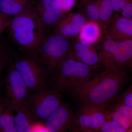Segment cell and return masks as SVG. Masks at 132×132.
<instances>
[{"label":"cell","instance_id":"cell-26","mask_svg":"<svg viewBox=\"0 0 132 132\" xmlns=\"http://www.w3.org/2000/svg\"><path fill=\"white\" fill-rule=\"evenodd\" d=\"M113 109L125 116L132 123V108L121 104H116Z\"/></svg>","mask_w":132,"mask_h":132},{"label":"cell","instance_id":"cell-13","mask_svg":"<svg viewBox=\"0 0 132 132\" xmlns=\"http://www.w3.org/2000/svg\"><path fill=\"white\" fill-rule=\"evenodd\" d=\"M45 29L54 28L63 18V12L54 0H41L36 6Z\"/></svg>","mask_w":132,"mask_h":132},{"label":"cell","instance_id":"cell-19","mask_svg":"<svg viewBox=\"0 0 132 132\" xmlns=\"http://www.w3.org/2000/svg\"><path fill=\"white\" fill-rule=\"evenodd\" d=\"M14 111L7 107L0 113V132H16Z\"/></svg>","mask_w":132,"mask_h":132},{"label":"cell","instance_id":"cell-20","mask_svg":"<svg viewBox=\"0 0 132 132\" xmlns=\"http://www.w3.org/2000/svg\"><path fill=\"white\" fill-rule=\"evenodd\" d=\"M82 12L88 21H94L99 23L100 10L97 0H91L81 3Z\"/></svg>","mask_w":132,"mask_h":132},{"label":"cell","instance_id":"cell-29","mask_svg":"<svg viewBox=\"0 0 132 132\" xmlns=\"http://www.w3.org/2000/svg\"><path fill=\"white\" fill-rule=\"evenodd\" d=\"M114 11L121 10L123 6L130 0H112Z\"/></svg>","mask_w":132,"mask_h":132},{"label":"cell","instance_id":"cell-23","mask_svg":"<svg viewBox=\"0 0 132 132\" xmlns=\"http://www.w3.org/2000/svg\"><path fill=\"white\" fill-rule=\"evenodd\" d=\"M67 16L73 24L80 28L88 21L85 15L80 11L78 12L71 13Z\"/></svg>","mask_w":132,"mask_h":132},{"label":"cell","instance_id":"cell-11","mask_svg":"<svg viewBox=\"0 0 132 132\" xmlns=\"http://www.w3.org/2000/svg\"><path fill=\"white\" fill-rule=\"evenodd\" d=\"M74 114L67 104H61L46 119L44 125L48 132L71 131Z\"/></svg>","mask_w":132,"mask_h":132},{"label":"cell","instance_id":"cell-25","mask_svg":"<svg viewBox=\"0 0 132 132\" xmlns=\"http://www.w3.org/2000/svg\"><path fill=\"white\" fill-rule=\"evenodd\" d=\"M63 13L71 11L76 3V0H54Z\"/></svg>","mask_w":132,"mask_h":132},{"label":"cell","instance_id":"cell-9","mask_svg":"<svg viewBox=\"0 0 132 132\" xmlns=\"http://www.w3.org/2000/svg\"><path fill=\"white\" fill-rule=\"evenodd\" d=\"M12 59L7 65L8 69L5 80L6 97L4 99L7 107L14 111L22 106H26L29 90L15 68Z\"/></svg>","mask_w":132,"mask_h":132},{"label":"cell","instance_id":"cell-28","mask_svg":"<svg viewBox=\"0 0 132 132\" xmlns=\"http://www.w3.org/2000/svg\"><path fill=\"white\" fill-rule=\"evenodd\" d=\"M122 16L132 19V0H130L123 6L121 10Z\"/></svg>","mask_w":132,"mask_h":132},{"label":"cell","instance_id":"cell-24","mask_svg":"<svg viewBox=\"0 0 132 132\" xmlns=\"http://www.w3.org/2000/svg\"><path fill=\"white\" fill-rule=\"evenodd\" d=\"M117 104L132 108V82L129 87L119 97Z\"/></svg>","mask_w":132,"mask_h":132},{"label":"cell","instance_id":"cell-30","mask_svg":"<svg viewBox=\"0 0 132 132\" xmlns=\"http://www.w3.org/2000/svg\"><path fill=\"white\" fill-rule=\"evenodd\" d=\"M7 107L5 100L3 99H0V113Z\"/></svg>","mask_w":132,"mask_h":132},{"label":"cell","instance_id":"cell-10","mask_svg":"<svg viewBox=\"0 0 132 132\" xmlns=\"http://www.w3.org/2000/svg\"><path fill=\"white\" fill-rule=\"evenodd\" d=\"M102 34L104 38L113 40L132 39V19L113 14Z\"/></svg>","mask_w":132,"mask_h":132},{"label":"cell","instance_id":"cell-15","mask_svg":"<svg viewBox=\"0 0 132 132\" xmlns=\"http://www.w3.org/2000/svg\"><path fill=\"white\" fill-rule=\"evenodd\" d=\"M102 34L101 27L98 22L88 21L81 28L78 39L93 45L100 40Z\"/></svg>","mask_w":132,"mask_h":132},{"label":"cell","instance_id":"cell-1","mask_svg":"<svg viewBox=\"0 0 132 132\" xmlns=\"http://www.w3.org/2000/svg\"><path fill=\"white\" fill-rule=\"evenodd\" d=\"M128 69L108 68L96 73L81 87L74 97L81 104L108 109L118 98L129 80Z\"/></svg>","mask_w":132,"mask_h":132},{"label":"cell","instance_id":"cell-4","mask_svg":"<svg viewBox=\"0 0 132 132\" xmlns=\"http://www.w3.org/2000/svg\"><path fill=\"white\" fill-rule=\"evenodd\" d=\"M12 61L29 92L47 88L50 74L37 55L26 54L14 57Z\"/></svg>","mask_w":132,"mask_h":132},{"label":"cell","instance_id":"cell-22","mask_svg":"<svg viewBox=\"0 0 132 132\" xmlns=\"http://www.w3.org/2000/svg\"><path fill=\"white\" fill-rule=\"evenodd\" d=\"M99 132H126L127 131L117 121L109 119H106L102 125Z\"/></svg>","mask_w":132,"mask_h":132},{"label":"cell","instance_id":"cell-21","mask_svg":"<svg viewBox=\"0 0 132 132\" xmlns=\"http://www.w3.org/2000/svg\"><path fill=\"white\" fill-rule=\"evenodd\" d=\"M14 57L10 48L0 42V77L5 67Z\"/></svg>","mask_w":132,"mask_h":132},{"label":"cell","instance_id":"cell-16","mask_svg":"<svg viewBox=\"0 0 132 132\" xmlns=\"http://www.w3.org/2000/svg\"><path fill=\"white\" fill-rule=\"evenodd\" d=\"M53 28L55 34L69 40L78 36L81 29L73 24L67 16L61 19Z\"/></svg>","mask_w":132,"mask_h":132},{"label":"cell","instance_id":"cell-6","mask_svg":"<svg viewBox=\"0 0 132 132\" xmlns=\"http://www.w3.org/2000/svg\"><path fill=\"white\" fill-rule=\"evenodd\" d=\"M70 44L69 40L55 33L48 36L45 35L36 55L50 75L67 58Z\"/></svg>","mask_w":132,"mask_h":132},{"label":"cell","instance_id":"cell-27","mask_svg":"<svg viewBox=\"0 0 132 132\" xmlns=\"http://www.w3.org/2000/svg\"><path fill=\"white\" fill-rule=\"evenodd\" d=\"M12 18L0 12V34L8 28Z\"/></svg>","mask_w":132,"mask_h":132},{"label":"cell","instance_id":"cell-14","mask_svg":"<svg viewBox=\"0 0 132 132\" xmlns=\"http://www.w3.org/2000/svg\"><path fill=\"white\" fill-rule=\"evenodd\" d=\"M14 122L16 132H31L38 121L29 108L24 105L15 109Z\"/></svg>","mask_w":132,"mask_h":132},{"label":"cell","instance_id":"cell-8","mask_svg":"<svg viewBox=\"0 0 132 132\" xmlns=\"http://www.w3.org/2000/svg\"><path fill=\"white\" fill-rule=\"evenodd\" d=\"M108 109L81 104L74 114L71 131L99 132L106 120Z\"/></svg>","mask_w":132,"mask_h":132},{"label":"cell","instance_id":"cell-18","mask_svg":"<svg viewBox=\"0 0 132 132\" xmlns=\"http://www.w3.org/2000/svg\"><path fill=\"white\" fill-rule=\"evenodd\" d=\"M100 10L99 24L104 31L111 19L114 11L112 0H97Z\"/></svg>","mask_w":132,"mask_h":132},{"label":"cell","instance_id":"cell-2","mask_svg":"<svg viewBox=\"0 0 132 132\" xmlns=\"http://www.w3.org/2000/svg\"><path fill=\"white\" fill-rule=\"evenodd\" d=\"M7 28L12 40L21 51L36 55L45 37V31L36 6L30 2L22 12L12 18Z\"/></svg>","mask_w":132,"mask_h":132},{"label":"cell","instance_id":"cell-5","mask_svg":"<svg viewBox=\"0 0 132 132\" xmlns=\"http://www.w3.org/2000/svg\"><path fill=\"white\" fill-rule=\"evenodd\" d=\"M99 52V63L105 69L132 68V39L116 41L104 38Z\"/></svg>","mask_w":132,"mask_h":132},{"label":"cell","instance_id":"cell-12","mask_svg":"<svg viewBox=\"0 0 132 132\" xmlns=\"http://www.w3.org/2000/svg\"><path fill=\"white\" fill-rule=\"evenodd\" d=\"M68 57L91 66L99 63L98 54L94 46L78 39L70 43Z\"/></svg>","mask_w":132,"mask_h":132},{"label":"cell","instance_id":"cell-32","mask_svg":"<svg viewBox=\"0 0 132 132\" xmlns=\"http://www.w3.org/2000/svg\"><path fill=\"white\" fill-rule=\"evenodd\" d=\"M129 132H132V127L130 128V130H129Z\"/></svg>","mask_w":132,"mask_h":132},{"label":"cell","instance_id":"cell-7","mask_svg":"<svg viewBox=\"0 0 132 132\" xmlns=\"http://www.w3.org/2000/svg\"><path fill=\"white\" fill-rule=\"evenodd\" d=\"M60 93L47 88L29 92L26 106L34 114L36 120L44 122L61 104Z\"/></svg>","mask_w":132,"mask_h":132},{"label":"cell","instance_id":"cell-17","mask_svg":"<svg viewBox=\"0 0 132 132\" xmlns=\"http://www.w3.org/2000/svg\"><path fill=\"white\" fill-rule=\"evenodd\" d=\"M30 2L29 0H0V12L14 17L22 12Z\"/></svg>","mask_w":132,"mask_h":132},{"label":"cell","instance_id":"cell-31","mask_svg":"<svg viewBox=\"0 0 132 132\" xmlns=\"http://www.w3.org/2000/svg\"><path fill=\"white\" fill-rule=\"evenodd\" d=\"M81 1V3H84L88 1H91V0H80Z\"/></svg>","mask_w":132,"mask_h":132},{"label":"cell","instance_id":"cell-3","mask_svg":"<svg viewBox=\"0 0 132 132\" xmlns=\"http://www.w3.org/2000/svg\"><path fill=\"white\" fill-rule=\"evenodd\" d=\"M98 66L88 65L67 57L50 75L51 88L60 93L68 92L74 96L96 73Z\"/></svg>","mask_w":132,"mask_h":132}]
</instances>
